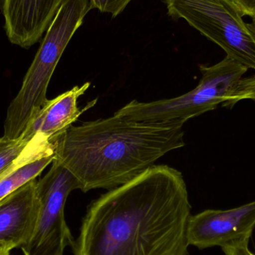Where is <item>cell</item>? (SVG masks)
<instances>
[{"mask_svg": "<svg viewBox=\"0 0 255 255\" xmlns=\"http://www.w3.org/2000/svg\"><path fill=\"white\" fill-rule=\"evenodd\" d=\"M90 85V82H86L53 100H48L30 120L22 133L23 137L30 141L36 134H42L50 140L64 133L82 114L97 104L98 100L96 99L82 109L77 107L78 99L85 94Z\"/></svg>", "mask_w": 255, "mask_h": 255, "instance_id": "obj_10", "label": "cell"}, {"mask_svg": "<svg viewBox=\"0 0 255 255\" xmlns=\"http://www.w3.org/2000/svg\"><path fill=\"white\" fill-rule=\"evenodd\" d=\"M91 10L90 0H65L57 12L17 95L7 108L3 134L6 139L19 138L47 101L48 86L63 52Z\"/></svg>", "mask_w": 255, "mask_h": 255, "instance_id": "obj_4", "label": "cell"}, {"mask_svg": "<svg viewBox=\"0 0 255 255\" xmlns=\"http://www.w3.org/2000/svg\"><path fill=\"white\" fill-rule=\"evenodd\" d=\"M225 255H253L249 248V244H241L236 247L222 249Z\"/></svg>", "mask_w": 255, "mask_h": 255, "instance_id": "obj_15", "label": "cell"}, {"mask_svg": "<svg viewBox=\"0 0 255 255\" xmlns=\"http://www.w3.org/2000/svg\"><path fill=\"white\" fill-rule=\"evenodd\" d=\"M247 25L255 40V17L252 18V22L250 23H247Z\"/></svg>", "mask_w": 255, "mask_h": 255, "instance_id": "obj_17", "label": "cell"}, {"mask_svg": "<svg viewBox=\"0 0 255 255\" xmlns=\"http://www.w3.org/2000/svg\"><path fill=\"white\" fill-rule=\"evenodd\" d=\"M253 255H255V254H254V253H253Z\"/></svg>", "mask_w": 255, "mask_h": 255, "instance_id": "obj_18", "label": "cell"}, {"mask_svg": "<svg viewBox=\"0 0 255 255\" xmlns=\"http://www.w3.org/2000/svg\"><path fill=\"white\" fill-rule=\"evenodd\" d=\"M55 145L36 134L5 172L0 175V202L31 180L36 179L55 159Z\"/></svg>", "mask_w": 255, "mask_h": 255, "instance_id": "obj_11", "label": "cell"}, {"mask_svg": "<svg viewBox=\"0 0 255 255\" xmlns=\"http://www.w3.org/2000/svg\"><path fill=\"white\" fill-rule=\"evenodd\" d=\"M80 189L74 175L54 159L49 172L37 181L39 214L33 236L21 247L24 255H64L74 239L64 217L66 202L73 190Z\"/></svg>", "mask_w": 255, "mask_h": 255, "instance_id": "obj_6", "label": "cell"}, {"mask_svg": "<svg viewBox=\"0 0 255 255\" xmlns=\"http://www.w3.org/2000/svg\"><path fill=\"white\" fill-rule=\"evenodd\" d=\"M29 142L22 135L16 139H8L0 136V175L13 163Z\"/></svg>", "mask_w": 255, "mask_h": 255, "instance_id": "obj_12", "label": "cell"}, {"mask_svg": "<svg viewBox=\"0 0 255 255\" xmlns=\"http://www.w3.org/2000/svg\"><path fill=\"white\" fill-rule=\"evenodd\" d=\"M191 205L182 173L154 165L93 201L74 255H190Z\"/></svg>", "mask_w": 255, "mask_h": 255, "instance_id": "obj_1", "label": "cell"}, {"mask_svg": "<svg viewBox=\"0 0 255 255\" xmlns=\"http://www.w3.org/2000/svg\"><path fill=\"white\" fill-rule=\"evenodd\" d=\"M65 0H0L9 41L28 49L41 39Z\"/></svg>", "mask_w": 255, "mask_h": 255, "instance_id": "obj_8", "label": "cell"}, {"mask_svg": "<svg viewBox=\"0 0 255 255\" xmlns=\"http://www.w3.org/2000/svg\"><path fill=\"white\" fill-rule=\"evenodd\" d=\"M10 250L7 246L0 242V255H10Z\"/></svg>", "mask_w": 255, "mask_h": 255, "instance_id": "obj_16", "label": "cell"}, {"mask_svg": "<svg viewBox=\"0 0 255 255\" xmlns=\"http://www.w3.org/2000/svg\"><path fill=\"white\" fill-rule=\"evenodd\" d=\"M132 0H90L91 9H98L103 13L116 17L121 14Z\"/></svg>", "mask_w": 255, "mask_h": 255, "instance_id": "obj_13", "label": "cell"}, {"mask_svg": "<svg viewBox=\"0 0 255 255\" xmlns=\"http://www.w3.org/2000/svg\"><path fill=\"white\" fill-rule=\"evenodd\" d=\"M255 229V201L230 210H205L190 217L189 245L199 250L250 244Z\"/></svg>", "mask_w": 255, "mask_h": 255, "instance_id": "obj_7", "label": "cell"}, {"mask_svg": "<svg viewBox=\"0 0 255 255\" xmlns=\"http://www.w3.org/2000/svg\"><path fill=\"white\" fill-rule=\"evenodd\" d=\"M38 214L37 180L34 179L0 202V242L11 250L28 244Z\"/></svg>", "mask_w": 255, "mask_h": 255, "instance_id": "obj_9", "label": "cell"}, {"mask_svg": "<svg viewBox=\"0 0 255 255\" xmlns=\"http://www.w3.org/2000/svg\"><path fill=\"white\" fill-rule=\"evenodd\" d=\"M202 78L196 88L175 98L128 103L124 114L138 122L183 121L215 110L220 105L232 109L241 100L255 101V73L245 76L249 69L226 56L213 66H199Z\"/></svg>", "mask_w": 255, "mask_h": 255, "instance_id": "obj_3", "label": "cell"}, {"mask_svg": "<svg viewBox=\"0 0 255 255\" xmlns=\"http://www.w3.org/2000/svg\"><path fill=\"white\" fill-rule=\"evenodd\" d=\"M184 124L138 122L114 115L71 126L49 141L55 145V159L74 175L79 190H112L184 146Z\"/></svg>", "mask_w": 255, "mask_h": 255, "instance_id": "obj_2", "label": "cell"}, {"mask_svg": "<svg viewBox=\"0 0 255 255\" xmlns=\"http://www.w3.org/2000/svg\"><path fill=\"white\" fill-rule=\"evenodd\" d=\"M241 12V15L255 17V0H232Z\"/></svg>", "mask_w": 255, "mask_h": 255, "instance_id": "obj_14", "label": "cell"}, {"mask_svg": "<svg viewBox=\"0 0 255 255\" xmlns=\"http://www.w3.org/2000/svg\"><path fill=\"white\" fill-rule=\"evenodd\" d=\"M168 14L183 19L226 52L255 70V40L232 0H163Z\"/></svg>", "mask_w": 255, "mask_h": 255, "instance_id": "obj_5", "label": "cell"}]
</instances>
